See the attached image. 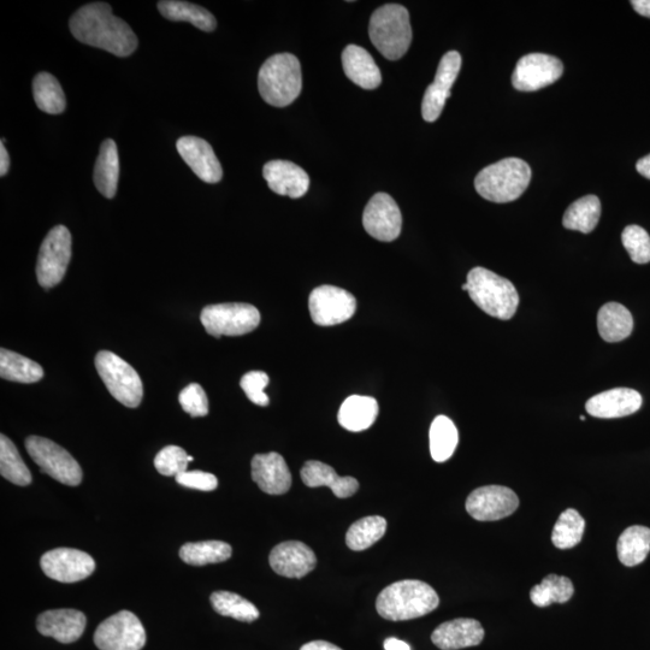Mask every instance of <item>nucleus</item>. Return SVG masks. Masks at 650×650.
<instances>
[{
  "instance_id": "44",
  "label": "nucleus",
  "mask_w": 650,
  "mask_h": 650,
  "mask_svg": "<svg viewBox=\"0 0 650 650\" xmlns=\"http://www.w3.org/2000/svg\"><path fill=\"white\" fill-rule=\"evenodd\" d=\"M180 405L189 416L205 417L209 415V400L205 390L198 383L189 384L179 397Z\"/></svg>"
},
{
  "instance_id": "46",
  "label": "nucleus",
  "mask_w": 650,
  "mask_h": 650,
  "mask_svg": "<svg viewBox=\"0 0 650 650\" xmlns=\"http://www.w3.org/2000/svg\"><path fill=\"white\" fill-rule=\"evenodd\" d=\"M176 482L182 487L200 490V492H212L218 487L217 477L204 471L182 472L176 476Z\"/></svg>"
},
{
  "instance_id": "47",
  "label": "nucleus",
  "mask_w": 650,
  "mask_h": 650,
  "mask_svg": "<svg viewBox=\"0 0 650 650\" xmlns=\"http://www.w3.org/2000/svg\"><path fill=\"white\" fill-rule=\"evenodd\" d=\"M300 650H342L338 646H335L333 643L325 642V641H313L304 644L303 647L300 648Z\"/></svg>"
},
{
  "instance_id": "16",
  "label": "nucleus",
  "mask_w": 650,
  "mask_h": 650,
  "mask_svg": "<svg viewBox=\"0 0 650 650\" xmlns=\"http://www.w3.org/2000/svg\"><path fill=\"white\" fill-rule=\"evenodd\" d=\"M363 226L366 233L378 241L397 240L403 228L398 204L387 193L375 194L364 210Z\"/></svg>"
},
{
  "instance_id": "33",
  "label": "nucleus",
  "mask_w": 650,
  "mask_h": 650,
  "mask_svg": "<svg viewBox=\"0 0 650 650\" xmlns=\"http://www.w3.org/2000/svg\"><path fill=\"white\" fill-rule=\"evenodd\" d=\"M0 376L17 383H37L44 377V369L34 360L2 348L0 350Z\"/></svg>"
},
{
  "instance_id": "49",
  "label": "nucleus",
  "mask_w": 650,
  "mask_h": 650,
  "mask_svg": "<svg viewBox=\"0 0 650 650\" xmlns=\"http://www.w3.org/2000/svg\"><path fill=\"white\" fill-rule=\"evenodd\" d=\"M383 646L386 650H411L409 644L394 637L387 638V640L384 641Z\"/></svg>"
},
{
  "instance_id": "15",
  "label": "nucleus",
  "mask_w": 650,
  "mask_h": 650,
  "mask_svg": "<svg viewBox=\"0 0 650 650\" xmlns=\"http://www.w3.org/2000/svg\"><path fill=\"white\" fill-rule=\"evenodd\" d=\"M465 507L478 522H495L516 512L519 499L510 488L487 486L475 489L466 500Z\"/></svg>"
},
{
  "instance_id": "42",
  "label": "nucleus",
  "mask_w": 650,
  "mask_h": 650,
  "mask_svg": "<svg viewBox=\"0 0 650 650\" xmlns=\"http://www.w3.org/2000/svg\"><path fill=\"white\" fill-rule=\"evenodd\" d=\"M622 241L632 262L636 264L650 262V236L646 230L640 226L626 227L622 234Z\"/></svg>"
},
{
  "instance_id": "51",
  "label": "nucleus",
  "mask_w": 650,
  "mask_h": 650,
  "mask_svg": "<svg viewBox=\"0 0 650 650\" xmlns=\"http://www.w3.org/2000/svg\"><path fill=\"white\" fill-rule=\"evenodd\" d=\"M638 173L650 180V155L638 161L636 165Z\"/></svg>"
},
{
  "instance_id": "27",
  "label": "nucleus",
  "mask_w": 650,
  "mask_h": 650,
  "mask_svg": "<svg viewBox=\"0 0 650 650\" xmlns=\"http://www.w3.org/2000/svg\"><path fill=\"white\" fill-rule=\"evenodd\" d=\"M93 179L94 185L105 198L115 197L120 179V158L114 140H105L100 146Z\"/></svg>"
},
{
  "instance_id": "22",
  "label": "nucleus",
  "mask_w": 650,
  "mask_h": 650,
  "mask_svg": "<svg viewBox=\"0 0 650 650\" xmlns=\"http://www.w3.org/2000/svg\"><path fill=\"white\" fill-rule=\"evenodd\" d=\"M263 175L271 191L283 197L299 199L309 191V175L292 162L271 161L264 165Z\"/></svg>"
},
{
  "instance_id": "6",
  "label": "nucleus",
  "mask_w": 650,
  "mask_h": 650,
  "mask_svg": "<svg viewBox=\"0 0 650 650\" xmlns=\"http://www.w3.org/2000/svg\"><path fill=\"white\" fill-rule=\"evenodd\" d=\"M470 298L487 315L508 321L516 315L519 294L513 283L481 267L468 275Z\"/></svg>"
},
{
  "instance_id": "18",
  "label": "nucleus",
  "mask_w": 650,
  "mask_h": 650,
  "mask_svg": "<svg viewBox=\"0 0 650 650\" xmlns=\"http://www.w3.org/2000/svg\"><path fill=\"white\" fill-rule=\"evenodd\" d=\"M269 563L277 575L287 578H303L315 570V552L300 541L280 543L270 553Z\"/></svg>"
},
{
  "instance_id": "29",
  "label": "nucleus",
  "mask_w": 650,
  "mask_h": 650,
  "mask_svg": "<svg viewBox=\"0 0 650 650\" xmlns=\"http://www.w3.org/2000/svg\"><path fill=\"white\" fill-rule=\"evenodd\" d=\"M598 328L601 338L613 344L629 338L634 330V318L622 304L608 303L599 311Z\"/></svg>"
},
{
  "instance_id": "20",
  "label": "nucleus",
  "mask_w": 650,
  "mask_h": 650,
  "mask_svg": "<svg viewBox=\"0 0 650 650\" xmlns=\"http://www.w3.org/2000/svg\"><path fill=\"white\" fill-rule=\"evenodd\" d=\"M252 478L260 490L270 495L286 494L292 487V474L286 460L276 452L254 455Z\"/></svg>"
},
{
  "instance_id": "34",
  "label": "nucleus",
  "mask_w": 650,
  "mask_h": 650,
  "mask_svg": "<svg viewBox=\"0 0 650 650\" xmlns=\"http://www.w3.org/2000/svg\"><path fill=\"white\" fill-rule=\"evenodd\" d=\"M429 439L431 457L436 463H445L458 446V429L448 417H436L431 423Z\"/></svg>"
},
{
  "instance_id": "30",
  "label": "nucleus",
  "mask_w": 650,
  "mask_h": 650,
  "mask_svg": "<svg viewBox=\"0 0 650 650\" xmlns=\"http://www.w3.org/2000/svg\"><path fill=\"white\" fill-rule=\"evenodd\" d=\"M159 13L165 19L177 22H189L204 32L215 31L217 21L210 11L180 0H162L157 4Z\"/></svg>"
},
{
  "instance_id": "50",
  "label": "nucleus",
  "mask_w": 650,
  "mask_h": 650,
  "mask_svg": "<svg viewBox=\"0 0 650 650\" xmlns=\"http://www.w3.org/2000/svg\"><path fill=\"white\" fill-rule=\"evenodd\" d=\"M631 4L638 14L650 19V0H632Z\"/></svg>"
},
{
  "instance_id": "17",
  "label": "nucleus",
  "mask_w": 650,
  "mask_h": 650,
  "mask_svg": "<svg viewBox=\"0 0 650 650\" xmlns=\"http://www.w3.org/2000/svg\"><path fill=\"white\" fill-rule=\"evenodd\" d=\"M462 68V56L457 51H449L442 57L437 68L435 80L425 91L422 103V116L427 122H435L442 114L451 88Z\"/></svg>"
},
{
  "instance_id": "35",
  "label": "nucleus",
  "mask_w": 650,
  "mask_h": 650,
  "mask_svg": "<svg viewBox=\"0 0 650 650\" xmlns=\"http://www.w3.org/2000/svg\"><path fill=\"white\" fill-rule=\"evenodd\" d=\"M33 97L41 111L46 114H62L67 106L65 94L61 84L55 76L49 73H40L33 80Z\"/></svg>"
},
{
  "instance_id": "7",
  "label": "nucleus",
  "mask_w": 650,
  "mask_h": 650,
  "mask_svg": "<svg viewBox=\"0 0 650 650\" xmlns=\"http://www.w3.org/2000/svg\"><path fill=\"white\" fill-rule=\"evenodd\" d=\"M96 369L112 397L124 406L135 409L144 397L143 382L132 365L109 351L96 356Z\"/></svg>"
},
{
  "instance_id": "48",
  "label": "nucleus",
  "mask_w": 650,
  "mask_h": 650,
  "mask_svg": "<svg viewBox=\"0 0 650 650\" xmlns=\"http://www.w3.org/2000/svg\"><path fill=\"white\" fill-rule=\"evenodd\" d=\"M10 168V157L7 149L4 146V140L0 145V175L5 176L8 174Z\"/></svg>"
},
{
  "instance_id": "3",
  "label": "nucleus",
  "mask_w": 650,
  "mask_h": 650,
  "mask_svg": "<svg viewBox=\"0 0 650 650\" xmlns=\"http://www.w3.org/2000/svg\"><path fill=\"white\" fill-rule=\"evenodd\" d=\"M258 88L265 103L276 108L291 105L303 88L299 59L292 53H279L267 59L259 70Z\"/></svg>"
},
{
  "instance_id": "14",
  "label": "nucleus",
  "mask_w": 650,
  "mask_h": 650,
  "mask_svg": "<svg viewBox=\"0 0 650 650\" xmlns=\"http://www.w3.org/2000/svg\"><path fill=\"white\" fill-rule=\"evenodd\" d=\"M41 570L53 581L76 583L84 581L96 570L90 554L74 548H56L41 557Z\"/></svg>"
},
{
  "instance_id": "23",
  "label": "nucleus",
  "mask_w": 650,
  "mask_h": 650,
  "mask_svg": "<svg viewBox=\"0 0 650 650\" xmlns=\"http://www.w3.org/2000/svg\"><path fill=\"white\" fill-rule=\"evenodd\" d=\"M484 638L483 626L478 620L459 618L443 623L431 635V641L442 650L476 647Z\"/></svg>"
},
{
  "instance_id": "4",
  "label": "nucleus",
  "mask_w": 650,
  "mask_h": 650,
  "mask_svg": "<svg viewBox=\"0 0 650 650\" xmlns=\"http://www.w3.org/2000/svg\"><path fill=\"white\" fill-rule=\"evenodd\" d=\"M530 181L528 163L519 158H506L484 168L476 176L475 187L489 202L505 204L514 202L527 191Z\"/></svg>"
},
{
  "instance_id": "9",
  "label": "nucleus",
  "mask_w": 650,
  "mask_h": 650,
  "mask_svg": "<svg viewBox=\"0 0 650 650\" xmlns=\"http://www.w3.org/2000/svg\"><path fill=\"white\" fill-rule=\"evenodd\" d=\"M200 321L208 334L221 336H242L253 332L260 323V313L251 304L232 303L206 306Z\"/></svg>"
},
{
  "instance_id": "1",
  "label": "nucleus",
  "mask_w": 650,
  "mask_h": 650,
  "mask_svg": "<svg viewBox=\"0 0 650 650\" xmlns=\"http://www.w3.org/2000/svg\"><path fill=\"white\" fill-rule=\"evenodd\" d=\"M70 31L80 43L98 47L117 57H128L137 50L138 38L126 21L112 15L109 4L85 5L72 16Z\"/></svg>"
},
{
  "instance_id": "10",
  "label": "nucleus",
  "mask_w": 650,
  "mask_h": 650,
  "mask_svg": "<svg viewBox=\"0 0 650 650\" xmlns=\"http://www.w3.org/2000/svg\"><path fill=\"white\" fill-rule=\"evenodd\" d=\"M72 259V234L67 227L52 228L41 244L37 277L39 285L50 289L61 283Z\"/></svg>"
},
{
  "instance_id": "21",
  "label": "nucleus",
  "mask_w": 650,
  "mask_h": 650,
  "mask_svg": "<svg viewBox=\"0 0 650 650\" xmlns=\"http://www.w3.org/2000/svg\"><path fill=\"white\" fill-rule=\"evenodd\" d=\"M642 395L634 389L616 388L595 395L585 404V410L596 418H622L641 409Z\"/></svg>"
},
{
  "instance_id": "37",
  "label": "nucleus",
  "mask_w": 650,
  "mask_h": 650,
  "mask_svg": "<svg viewBox=\"0 0 650 650\" xmlns=\"http://www.w3.org/2000/svg\"><path fill=\"white\" fill-rule=\"evenodd\" d=\"M387 531V520L371 516L357 520L346 534V545L354 552H362L380 541Z\"/></svg>"
},
{
  "instance_id": "24",
  "label": "nucleus",
  "mask_w": 650,
  "mask_h": 650,
  "mask_svg": "<svg viewBox=\"0 0 650 650\" xmlns=\"http://www.w3.org/2000/svg\"><path fill=\"white\" fill-rule=\"evenodd\" d=\"M84 613L76 610H52L41 613L37 629L41 635L69 644L79 640L86 629Z\"/></svg>"
},
{
  "instance_id": "36",
  "label": "nucleus",
  "mask_w": 650,
  "mask_h": 650,
  "mask_svg": "<svg viewBox=\"0 0 650 650\" xmlns=\"http://www.w3.org/2000/svg\"><path fill=\"white\" fill-rule=\"evenodd\" d=\"M233 549L226 542L203 541L186 543L180 549V558L192 566L218 564L232 557Z\"/></svg>"
},
{
  "instance_id": "41",
  "label": "nucleus",
  "mask_w": 650,
  "mask_h": 650,
  "mask_svg": "<svg viewBox=\"0 0 650 650\" xmlns=\"http://www.w3.org/2000/svg\"><path fill=\"white\" fill-rule=\"evenodd\" d=\"M585 530V520L573 508H567L560 514L558 522L555 523L552 542L559 549H570L576 547L582 541Z\"/></svg>"
},
{
  "instance_id": "53",
  "label": "nucleus",
  "mask_w": 650,
  "mask_h": 650,
  "mask_svg": "<svg viewBox=\"0 0 650 650\" xmlns=\"http://www.w3.org/2000/svg\"><path fill=\"white\" fill-rule=\"evenodd\" d=\"M581 421H585V417H584V416H581Z\"/></svg>"
},
{
  "instance_id": "13",
  "label": "nucleus",
  "mask_w": 650,
  "mask_h": 650,
  "mask_svg": "<svg viewBox=\"0 0 650 650\" xmlns=\"http://www.w3.org/2000/svg\"><path fill=\"white\" fill-rule=\"evenodd\" d=\"M564 73L563 62L545 53H530L519 59L512 75V85L522 92L542 90L557 82Z\"/></svg>"
},
{
  "instance_id": "26",
  "label": "nucleus",
  "mask_w": 650,
  "mask_h": 650,
  "mask_svg": "<svg viewBox=\"0 0 650 650\" xmlns=\"http://www.w3.org/2000/svg\"><path fill=\"white\" fill-rule=\"evenodd\" d=\"M342 68L347 78L364 90H376L382 84L380 68L363 47L348 45L342 52Z\"/></svg>"
},
{
  "instance_id": "8",
  "label": "nucleus",
  "mask_w": 650,
  "mask_h": 650,
  "mask_svg": "<svg viewBox=\"0 0 650 650\" xmlns=\"http://www.w3.org/2000/svg\"><path fill=\"white\" fill-rule=\"evenodd\" d=\"M26 448L41 472L65 486L76 487L82 482V469L68 451L45 437L29 436Z\"/></svg>"
},
{
  "instance_id": "32",
  "label": "nucleus",
  "mask_w": 650,
  "mask_h": 650,
  "mask_svg": "<svg viewBox=\"0 0 650 650\" xmlns=\"http://www.w3.org/2000/svg\"><path fill=\"white\" fill-rule=\"evenodd\" d=\"M600 216V199L596 195H585L567 208L563 224L566 229L589 234L598 226Z\"/></svg>"
},
{
  "instance_id": "5",
  "label": "nucleus",
  "mask_w": 650,
  "mask_h": 650,
  "mask_svg": "<svg viewBox=\"0 0 650 650\" xmlns=\"http://www.w3.org/2000/svg\"><path fill=\"white\" fill-rule=\"evenodd\" d=\"M372 44L389 61H398L409 51L412 27L409 11L403 5L387 4L372 14L369 26Z\"/></svg>"
},
{
  "instance_id": "43",
  "label": "nucleus",
  "mask_w": 650,
  "mask_h": 650,
  "mask_svg": "<svg viewBox=\"0 0 650 650\" xmlns=\"http://www.w3.org/2000/svg\"><path fill=\"white\" fill-rule=\"evenodd\" d=\"M189 455L179 446H168L156 455L155 466L163 476H177L187 471Z\"/></svg>"
},
{
  "instance_id": "39",
  "label": "nucleus",
  "mask_w": 650,
  "mask_h": 650,
  "mask_svg": "<svg viewBox=\"0 0 650 650\" xmlns=\"http://www.w3.org/2000/svg\"><path fill=\"white\" fill-rule=\"evenodd\" d=\"M0 474L5 480L26 487L32 483V474L23 462L19 451L9 437L0 436Z\"/></svg>"
},
{
  "instance_id": "31",
  "label": "nucleus",
  "mask_w": 650,
  "mask_h": 650,
  "mask_svg": "<svg viewBox=\"0 0 650 650\" xmlns=\"http://www.w3.org/2000/svg\"><path fill=\"white\" fill-rule=\"evenodd\" d=\"M620 563L632 567L640 565L650 552V529L634 525L625 529L617 543Z\"/></svg>"
},
{
  "instance_id": "52",
  "label": "nucleus",
  "mask_w": 650,
  "mask_h": 650,
  "mask_svg": "<svg viewBox=\"0 0 650 650\" xmlns=\"http://www.w3.org/2000/svg\"><path fill=\"white\" fill-rule=\"evenodd\" d=\"M462 288H463V291H465V292H469V286H468V283H465V285H463Z\"/></svg>"
},
{
  "instance_id": "25",
  "label": "nucleus",
  "mask_w": 650,
  "mask_h": 650,
  "mask_svg": "<svg viewBox=\"0 0 650 650\" xmlns=\"http://www.w3.org/2000/svg\"><path fill=\"white\" fill-rule=\"evenodd\" d=\"M300 475L305 486L310 488L329 487L339 499L351 498L359 489V482L356 478L340 477L332 466L317 462V460L306 462Z\"/></svg>"
},
{
  "instance_id": "28",
  "label": "nucleus",
  "mask_w": 650,
  "mask_h": 650,
  "mask_svg": "<svg viewBox=\"0 0 650 650\" xmlns=\"http://www.w3.org/2000/svg\"><path fill=\"white\" fill-rule=\"evenodd\" d=\"M378 416L376 399L352 395L341 405L338 419L342 428L353 433L369 429Z\"/></svg>"
},
{
  "instance_id": "19",
  "label": "nucleus",
  "mask_w": 650,
  "mask_h": 650,
  "mask_svg": "<svg viewBox=\"0 0 650 650\" xmlns=\"http://www.w3.org/2000/svg\"><path fill=\"white\" fill-rule=\"evenodd\" d=\"M176 149L200 180L208 183L222 180V165L208 141L197 137H183L177 140Z\"/></svg>"
},
{
  "instance_id": "38",
  "label": "nucleus",
  "mask_w": 650,
  "mask_h": 650,
  "mask_svg": "<svg viewBox=\"0 0 650 650\" xmlns=\"http://www.w3.org/2000/svg\"><path fill=\"white\" fill-rule=\"evenodd\" d=\"M573 593L575 587L570 578L549 575L531 589L530 599L537 607H547L552 604H565L572 598Z\"/></svg>"
},
{
  "instance_id": "45",
  "label": "nucleus",
  "mask_w": 650,
  "mask_h": 650,
  "mask_svg": "<svg viewBox=\"0 0 650 650\" xmlns=\"http://www.w3.org/2000/svg\"><path fill=\"white\" fill-rule=\"evenodd\" d=\"M269 376L263 371H251L241 378L240 387L247 398L258 406H268L270 401L264 389L268 387Z\"/></svg>"
},
{
  "instance_id": "11",
  "label": "nucleus",
  "mask_w": 650,
  "mask_h": 650,
  "mask_svg": "<svg viewBox=\"0 0 650 650\" xmlns=\"http://www.w3.org/2000/svg\"><path fill=\"white\" fill-rule=\"evenodd\" d=\"M94 643L100 650H141L146 631L134 613L121 611L98 626Z\"/></svg>"
},
{
  "instance_id": "2",
  "label": "nucleus",
  "mask_w": 650,
  "mask_h": 650,
  "mask_svg": "<svg viewBox=\"0 0 650 650\" xmlns=\"http://www.w3.org/2000/svg\"><path fill=\"white\" fill-rule=\"evenodd\" d=\"M439 605L440 598L434 588L417 579H405L388 585L376 600L378 614L392 622L427 616Z\"/></svg>"
},
{
  "instance_id": "12",
  "label": "nucleus",
  "mask_w": 650,
  "mask_h": 650,
  "mask_svg": "<svg viewBox=\"0 0 650 650\" xmlns=\"http://www.w3.org/2000/svg\"><path fill=\"white\" fill-rule=\"evenodd\" d=\"M312 321L321 327H332L351 319L357 310L353 294L335 286L313 289L309 298Z\"/></svg>"
},
{
  "instance_id": "40",
  "label": "nucleus",
  "mask_w": 650,
  "mask_h": 650,
  "mask_svg": "<svg viewBox=\"0 0 650 650\" xmlns=\"http://www.w3.org/2000/svg\"><path fill=\"white\" fill-rule=\"evenodd\" d=\"M214 610L223 617H230L239 622L252 623L259 618V611L252 602L230 592H216L210 596Z\"/></svg>"
}]
</instances>
